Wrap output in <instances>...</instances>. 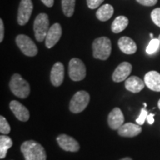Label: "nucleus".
<instances>
[{"label":"nucleus","mask_w":160,"mask_h":160,"mask_svg":"<svg viewBox=\"0 0 160 160\" xmlns=\"http://www.w3.org/2000/svg\"><path fill=\"white\" fill-rule=\"evenodd\" d=\"M90 102V95L85 91L77 92L70 102L69 108L72 113H79L86 108Z\"/></svg>","instance_id":"5"},{"label":"nucleus","mask_w":160,"mask_h":160,"mask_svg":"<svg viewBox=\"0 0 160 160\" xmlns=\"http://www.w3.org/2000/svg\"><path fill=\"white\" fill-rule=\"evenodd\" d=\"M137 2L142 5L151 7V6L155 5L157 3L158 0H137Z\"/></svg>","instance_id":"28"},{"label":"nucleus","mask_w":160,"mask_h":160,"mask_svg":"<svg viewBox=\"0 0 160 160\" xmlns=\"http://www.w3.org/2000/svg\"><path fill=\"white\" fill-rule=\"evenodd\" d=\"M114 12L113 6L109 5V4H105L99 8L97 10L96 16L97 18L102 22H106L109 20L112 17Z\"/></svg>","instance_id":"19"},{"label":"nucleus","mask_w":160,"mask_h":160,"mask_svg":"<svg viewBox=\"0 0 160 160\" xmlns=\"http://www.w3.org/2000/svg\"><path fill=\"white\" fill-rule=\"evenodd\" d=\"M159 46L160 41L159 39H152L146 48V53L149 55L153 54L159 50Z\"/></svg>","instance_id":"23"},{"label":"nucleus","mask_w":160,"mask_h":160,"mask_svg":"<svg viewBox=\"0 0 160 160\" xmlns=\"http://www.w3.org/2000/svg\"><path fill=\"white\" fill-rule=\"evenodd\" d=\"M103 2L104 0H87V5L90 9H96Z\"/></svg>","instance_id":"27"},{"label":"nucleus","mask_w":160,"mask_h":160,"mask_svg":"<svg viewBox=\"0 0 160 160\" xmlns=\"http://www.w3.org/2000/svg\"><path fill=\"white\" fill-rule=\"evenodd\" d=\"M151 17L153 23L160 28V8H155L151 12Z\"/></svg>","instance_id":"25"},{"label":"nucleus","mask_w":160,"mask_h":160,"mask_svg":"<svg viewBox=\"0 0 160 160\" xmlns=\"http://www.w3.org/2000/svg\"><path fill=\"white\" fill-rule=\"evenodd\" d=\"M125 118L121 109L115 108L111 111L108 117V123L111 129L118 130L123 125Z\"/></svg>","instance_id":"13"},{"label":"nucleus","mask_w":160,"mask_h":160,"mask_svg":"<svg viewBox=\"0 0 160 160\" xmlns=\"http://www.w3.org/2000/svg\"><path fill=\"white\" fill-rule=\"evenodd\" d=\"M10 108L15 117L22 122H27L30 118V113L25 106L17 100H13L10 103Z\"/></svg>","instance_id":"12"},{"label":"nucleus","mask_w":160,"mask_h":160,"mask_svg":"<svg viewBox=\"0 0 160 160\" xmlns=\"http://www.w3.org/2000/svg\"><path fill=\"white\" fill-rule=\"evenodd\" d=\"M148 115V111L145 109V108H142L139 117H138L137 120H136V122H137L138 125H142L144 122H145V120H147Z\"/></svg>","instance_id":"26"},{"label":"nucleus","mask_w":160,"mask_h":160,"mask_svg":"<svg viewBox=\"0 0 160 160\" xmlns=\"http://www.w3.org/2000/svg\"><path fill=\"white\" fill-rule=\"evenodd\" d=\"M44 5L48 8H52L54 4V0H41Z\"/></svg>","instance_id":"30"},{"label":"nucleus","mask_w":160,"mask_h":160,"mask_svg":"<svg viewBox=\"0 0 160 160\" xmlns=\"http://www.w3.org/2000/svg\"><path fill=\"white\" fill-rule=\"evenodd\" d=\"M128 19L125 16H119L113 20L111 25V31L114 33H119L123 31L128 25Z\"/></svg>","instance_id":"20"},{"label":"nucleus","mask_w":160,"mask_h":160,"mask_svg":"<svg viewBox=\"0 0 160 160\" xmlns=\"http://www.w3.org/2000/svg\"><path fill=\"white\" fill-rule=\"evenodd\" d=\"M118 46L125 54H133L137 51V44L133 39L128 37L120 38L118 41Z\"/></svg>","instance_id":"17"},{"label":"nucleus","mask_w":160,"mask_h":160,"mask_svg":"<svg viewBox=\"0 0 160 160\" xmlns=\"http://www.w3.org/2000/svg\"><path fill=\"white\" fill-rule=\"evenodd\" d=\"M158 107H159V108L160 109V99L159 100V102H158Z\"/></svg>","instance_id":"34"},{"label":"nucleus","mask_w":160,"mask_h":160,"mask_svg":"<svg viewBox=\"0 0 160 160\" xmlns=\"http://www.w3.org/2000/svg\"><path fill=\"white\" fill-rule=\"evenodd\" d=\"M49 28L48 16L45 13H39L36 17L33 22V31L35 38L39 42H42L45 39Z\"/></svg>","instance_id":"4"},{"label":"nucleus","mask_w":160,"mask_h":160,"mask_svg":"<svg viewBox=\"0 0 160 160\" xmlns=\"http://www.w3.org/2000/svg\"><path fill=\"white\" fill-rule=\"evenodd\" d=\"M132 71V65L128 62H123L115 69L112 75V79L116 82H121L127 79Z\"/></svg>","instance_id":"11"},{"label":"nucleus","mask_w":160,"mask_h":160,"mask_svg":"<svg viewBox=\"0 0 160 160\" xmlns=\"http://www.w3.org/2000/svg\"><path fill=\"white\" fill-rule=\"evenodd\" d=\"M33 5L31 0H21L18 8L17 22L19 25L23 26L27 24L31 17Z\"/></svg>","instance_id":"8"},{"label":"nucleus","mask_w":160,"mask_h":160,"mask_svg":"<svg viewBox=\"0 0 160 160\" xmlns=\"http://www.w3.org/2000/svg\"><path fill=\"white\" fill-rule=\"evenodd\" d=\"M76 0H62V9L66 17H71L74 13Z\"/></svg>","instance_id":"22"},{"label":"nucleus","mask_w":160,"mask_h":160,"mask_svg":"<svg viewBox=\"0 0 160 160\" xmlns=\"http://www.w3.org/2000/svg\"><path fill=\"white\" fill-rule=\"evenodd\" d=\"M16 43L18 48L25 56L35 57L38 53V48L33 40L24 34L18 35L16 38Z\"/></svg>","instance_id":"6"},{"label":"nucleus","mask_w":160,"mask_h":160,"mask_svg":"<svg viewBox=\"0 0 160 160\" xmlns=\"http://www.w3.org/2000/svg\"><path fill=\"white\" fill-rule=\"evenodd\" d=\"M69 77L73 81H81L86 77V67L81 59L73 58L68 65Z\"/></svg>","instance_id":"7"},{"label":"nucleus","mask_w":160,"mask_h":160,"mask_svg":"<svg viewBox=\"0 0 160 160\" xmlns=\"http://www.w3.org/2000/svg\"><path fill=\"white\" fill-rule=\"evenodd\" d=\"M9 87L12 93L16 97L21 99L27 98L31 92L29 83L24 79L19 73H14L12 76L9 82Z\"/></svg>","instance_id":"3"},{"label":"nucleus","mask_w":160,"mask_h":160,"mask_svg":"<svg viewBox=\"0 0 160 160\" xmlns=\"http://www.w3.org/2000/svg\"><path fill=\"white\" fill-rule=\"evenodd\" d=\"M158 39H159V41H160V35L159 36V38H158Z\"/></svg>","instance_id":"36"},{"label":"nucleus","mask_w":160,"mask_h":160,"mask_svg":"<svg viewBox=\"0 0 160 160\" xmlns=\"http://www.w3.org/2000/svg\"><path fill=\"white\" fill-rule=\"evenodd\" d=\"M21 151L25 160H46L47 158L45 148L33 140L24 142L21 145Z\"/></svg>","instance_id":"1"},{"label":"nucleus","mask_w":160,"mask_h":160,"mask_svg":"<svg viewBox=\"0 0 160 160\" xmlns=\"http://www.w3.org/2000/svg\"><path fill=\"white\" fill-rule=\"evenodd\" d=\"M13 145V141L9 137L2 135L0 137V158L4 159L7 155L8 150Z\"/></svg>","instance_id":"21"},{"label":"nucleus","mask_w":160,"mask_h":160,"mask_svg":"<svg viewBox=\"0 0 160 160\" xmlns=\"http://www.w3.org/2000/svg\"><path fill=\"white\" fill-rule=\"evenodd\" d=\"M4 33H5V28H4L3 20L0 19V42L3 41L4 39Z\"/></svg>","instance_id":"29"},{"label":"nucleus","mask_w":160,"mask_h":160,"mask_svg":"<svg viewBox=\"0 0 160 160\" xmlns=\"http://www.w3.org/2000/svg\"><path fill=\"white\" fill-rule=\"evenodd\" d=\"M93 56L95 59H108L111 53V42L109 38L102 37L96 39L92 44Z\"/></svg>","instance_id":"2"},{"label":"nucleus","mask_w":160,"mask_h":160,"mask_svg":"<svg viewBox=\"0 0 160 160\" xmlns=\"http://www.w3.org/2000/svg\"><path fill=\"white\" fill-rule=\"evenodd\" d=\"M125 88L132 93H139L145 88V82L136 76L129 77L125 80Z\"/></svg>","instance_id":"18"},{"label":"nucleus","mask_w":160,"mask_h":160,"mask_svg":"<svg viewBox=\"0 0 160 160\" xmlns=\"http://www.w3.org/2000/svg\"><path fill=\"white\" fill-rule=\"evenodd\" d=\"M150 37H151V39H153V33H150Z\"/></svg>","instance_id":"33"},{"label":"nucleus","mask_w":160,"mask_h":160,"mask_svg":"<svg viewBox=\"0 0 160 160\" xmlns=\"http://www.w3.org/2000/svg\"><path fill=\"white\" fill-rule=\"evenodd\" d=\"M64 74H65V69H64L63 64L60 62L55 63L52 67L51 71V81L53 86L59 87L62 84Z\"/></svg>","instance_id":"14"},{"label":"nucleus","mask_w":160,"mask_h":160,"mask_svg":"<svg viewBox=\"0 0 160 160\" xmlns=\"http://www.w3.org/2000/svg\"><path fill=\"white\" fill-rule=\"evenodd\" d=\"M57 141L60 148L65 151L77 152L79 150V142L68 135L60 134L57 138Z\"/></svg>","instance_id":"10"},{"label":"nucleus","mask_w":160,"mask_h":160,"mask_svg":"<svg viewBox=\"0 0 160 160\" xmlns=\"http://www.w3.org/2000/svg\"><path fill=\"white\" fill-rule=\"evenodd\" d=\"M142 127L139 125L129 122L124 124L118 129V133L123 137H133L142 132Z\"/></svg>","instance_id":"16"},{"label":"nucleus","mask_w":160,"mask_h":160,"mask_svg":"<svg viewBox=\"0 0 160 160\" xmlns=\"http://www.w3.org/2000/svg\"><path fill=\"white\" fill-rule=\"evenodd\" d=\"M120 160H132V159L130 157H125V158H123V159H122Z\"/></svg>","instance_id":"32"},{"label":"nucleus","mask_w":160,"mask_h":160,"mask_svg":"<svg viewBox=\"0 0 160 160\" xmlns=\"http://www.w3.org/2000/svg\"><path fill=\"white\" fill-rule=\"evenodd\" d=\"M62 34V27L59 23H55L50 28L45 38V45L48 48H51L57 44Z\"/></svg>","instance_id":"9"},{"label":"nucleus","mask_w":160,"mask_h":160,"mask_svg":"<svg viewBox=\"0 0 160 160\" xmlns=\"http://www.w3.org/2000/svg\"><path fill=\"white\" fill-rule=\"evenodd\" d=\"M154 113H150L147 117V122L150 125H152L154 122Z\"/></svg>","instance_id":"31"},{"label":"nucleus","mask_w":160,"mask_h":160,"mask_svg":"<svg viewBox=\"0 0 160 160\" xmlns=\"http://www.w3.org/2000/svg\"><path fill=\"white\" fill-rule=\"evenodd\" d=\"M144 106H145V107H147V104L144 103Z\"/></svg>","instance_id":"35"},{"label":"nucleus","mask_w":160,"mask_h":160,"mask_svg":"<svg viewBox=\"0 0 160 160\" xmlns=\"http://www.w3.org/2000/svg\"><path fill=\"white\" fill-rule=\"evenodd\" d=\"M145 85L151 91L160 92V73L157 71H149L144 78Z\"/></svg>","instance_id":"15"},{"label":"nucleus","mask_w":160,"mask_h":160,"mask_svg":"<svg viewBox=\"0 0 160 160\" xmlns=\"http://www.w3.org/2000/svg\"><path fill=\"white\" fill-rule=\"evenodd\" d=\"M0 132L2 134H8L11 132V127L3 116L0 117Z\"/></svg>","instance_id":"24"}]
</instances>
